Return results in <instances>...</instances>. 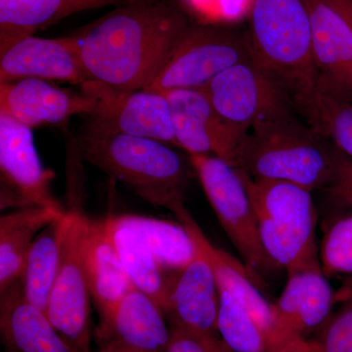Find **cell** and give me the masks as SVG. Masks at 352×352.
Returning <instances> with one entry per match:
<instances>
[{
	"label": "cell",
	"instance_id": "3",
	"mask_svg": "<svg viewBox=\"0 0 352 352\" xmlns=\"http://www.w3.org/2000/svg\"><path fill=\"white\" fill-rule=\"evenodd\" d=\"M340 156L329 139L293 112L252 127L235 166L252 179L294 183L312 192L326 188Z\"/></svg>",
	"mask_w": 352,
	"mask_h": 352
},
{
	"label": "cell",
	"instance_id": "10",
	"mask_svg": "<svg viewBox=\"0 0 352 352\" xmlns=\"http://www.w3.org/2000/svg\"><path fill=\"white\" fill-rule=\"evenodd\" d=\"M54 171L46 168L31 127L0 111V208L48 207L65 210L53 195Z\"/></svg>",
	"mask_w": 352,
	"mask_h": 352
},
{
	"label": "cell",
	"instance_id": "4",
	"mask_svg": "<svg viewBox=\"0 0 352 352\" xmlns=\"http://www.w3.org/2000/svg\"><path fill=\"white\" fill-rule=\"evenodd\" d=\"M252 60L280 83L302 115L318 87L305 0H252L248 34Z\"/></svg>",
	"mask_w": 352,
	"mask_h": 352
},
{
	"label": "cell",
	"instance_id": "23",
	"mask_svg": "<svg viewBox=\"0 0 352 352\" xmlns=\"http://www.w3.org/2000/svg\"><path fill=\"white\" fill-rule=\"evenodd\" d=\"M48 207L17 208L0 217V294L21 279L36 236L66 214Z\"/></svg>",
	"mask_w": 352,
	"mask_h": 352
},
{
	"label": "cell",
	"instance_id": "32",
	"mask_svg": "<svg viewBox=\"0 0 352 352\" xmlns=\"http://www.w3.org/2000/svg\"><path fill=\"white\" fill-rule=\"evenodd\" d=\"M333 205L352 212V157L342 154L333 179L326 186Z\"/></svg>",
	"mask_w": 352,
	"mask_h": 352
},
{
	"label": "cell",
	"instance_id": "33",
	"mask_svg": "<svg viewBox=\"0 0 352 352\" xmlns=\"http://www.w3.org/2000/svg\"><path fill=\"white\" fill-rule=\"evenodd\" d=\"M266 352H317V351L314 340L296 338L272 346Z\"/></svg>",
	"mask_w": 352,
	"mask_h": 352
},
{
	"label": "cell",
	"instance_id": "17",
	"mask_svg": "<svg viewBox=\"0 0 352 352\" xmlns=\"http://www.w3.org/2000/svg\"><path fill=\"white\" fill-rule=\"evenodd\" d=\"M94 106L83 92L76 94L39 78L0 83V111L32 129L60 124L75 115L88 117Z\"/></svg>",
	"mask_w": 352,
	"mask_h": 352
},
{
	"label": "cell",
	"instance_id": "36",
	"mask_svg": "<svg viewBox=\"0 0 352 352\" xmlns=\"http://www.w3.org/2000/svg\"><path fill=\"white\" fill-rule=\"evenodd\" d=\"M349 10H351V16H352V0H349Z\"/></svg>",
	"mask_w": 352,
	"mask_h": 352
},
{
	"label": "cell",
	"instance_id": "5",
	"mask_svg": "<svg viewBox=\"0 0 352 352\" xmlns=\"http://www.w3.org/2000/svg\"><path fill=\"white\" fill-rule=\"evenodd\" d=\"M241 173L268 258L287 274L321 268L316 239L318 219L312 192L294 183L252 179Z\"/></svg>",
	"mask_w": 352,
	"mask_h": 352
},
{
	"label": "cell",
	"instance_id": "20",
	"mask_svg": "<svg viewBox=\"0 0 352 352\" xmlns=\"http://www.w3.org/2000/svg\"><path fill=\"white\" fill-rule=\"evenodd\" d=\"M0 333L6 352H73L45 312L25 300L21 279L0 294Z\"/></svg>",
	"mask_w": 352,
	"mask_h": 352
},
{
	"label": "cell",
	"instance_id": "1",
	"mask_svg": "<svg viewBox=\"0 0 352 352\" xmlns=\"http://www.w3.org/2000/svg\"><path fill=\"white\" fill-rule=\"evenodd\" d=\"M74 34L90 80L146 89L159 75L189 22L166 0H132Z\"/></svg>",
	"mask_w": 352,
	"mask_h": 352
},
{
	"label": "cell",
	"instance_id": "15",
	"mask_svg": "<svg viewBox=\"0 0 352 352\" xmlns=\"http://www.w3.org/2000/svg\"><path fill=\"white\" fill-rule=\"evenodd\" d=\"M195 244L197 254L193 261L168 277V295L163 311L170 326L215 335L219 310V285L207 256Z\"/></svg>",
	"mask_w": 352,
	"mask_h": 352
},
{
	"label": "cell",
	"instance_id": "27",
	"mask_svg": "<svg viewBox=\"0 0 352 352\" xmlns=\"http://www.w3.org/2000/svg\"><path fill=\"white\" fill-rule=\"evenodd\" d=\"M307 124L352 157V99L319 82L305 111Z\"/></svg>",
	"mask_w": 352,
	"mask_h": 352
},
{
	"label": "cell",
	"instance_id": "2",
	"mask_svg": "<svg viewBox=\"0 0 352 352\" xmlns=\"http://www.w3.org/2000/svg\"><path fill=\"white\" fill-rule=\"evenodd\" d=\"M78 156L156 207L177 217L196 175L190 157L156 139L124 133L88 117L76 141Z\"/></svg>",
	"mask_w": 352,
	"mask_h": 352
},
{
	"label": "cell",
	"instance_id": "31",
	"mask_svg": "<svg viewBox=\"0 0 352 352\" xmlns=\"http://www.w3.org/2000/svg\"><path fill=\"white\" fill-rule=\"evenodd\" d=\"M166 352H232L212 333L196 332L170 326V339Z\"/></svg>",
	"mask_w": 352,
	"mask_h": 352
},
{
	"label": "cell",
	"instance_id": "9",
	"mask_svg": "<svg viewBox=\"0 0 352 352\" xmlns=\"http://www.w3.org/2000/svg\"><path fill=\"white\" fill-rule=\"evenodd\" d=\"M201 90L221 117L245 133L296 111L286 90L252 59L226 69Z\"/></svg>",
	"mask_w": 352,
	"mask_h": 352
},
{
	"label": "cell",
	"instance_id": "19",
	"mask_svg": "<svg viewBox=\"0 0 352 352\" xmlns=\"http://www.w3.org/2000/svg\"><path fill=\"white\" fill-rule=\"evenodd\" d=\"M99 342H119L122 346L149 352H166L170 326L163 309L143 292L132 288L113 308L96 331Z\"/></svg>",
	"mask_w": 352,
	"mask_h": 352
},
{
	"label": "cell",
	"instance_id": "24",
	"mask_svg": "<svg viewBox=\"0 0 352 352\" xmlns=\"http://www.w3.org/2000/svg\"><path fill=\"white\" fill-rule=\"evenodd\" d=\"M106 219L113 244L132 286L151 296L164 309L168 295V277L145 241L120 215H111Z\"/></svg>",
	"mask_w": 352,
	"mask_h": 352
},
{
	"label": "cell",
	"instance_id": "28",
	"mask_svg": "<svg viewBox=\"0 0 352 352\" xmlns=\"http://www.w3.org/2000/svg\"><path fill=\"white\" fill-rule=\"evenodd\" d=\"M219 289L217 333L232 352H266L267 337L247 307L226 289Z\"/></svg>",
	"mask_w": 352,
	"mask_h": 352
},
{
	"label": "cell",
	"instance_id": "21",
	"mask_svg": "<svg viewBox=\"0 0 352 352\" xmlns=\"http://www.w3.org/2000/svg\"><path fill=\"white\" fill-rule=\"evenodd\" d=\"M206 254L219 288L226 289L247 307L270 340L273 325L272 305L261 294L258 276L245 263L212 244L188 210L176 217Z\"/></svg>",
	"mask_w": 352,
	"mask_h": 352
},
{
	"label": "cell",
	"instance_id": "11",
	"mask_svg": "<svg viewBox=\"0 0 352 352\" xmlns=\"http://www.w3.org/2000/svg\"><path fill=\"white\" fill-rule=\"evenodd\" d=\"M164 94L170 102L177 147L188 155L217 157L235 166L248 133L221 117L201 89H176Z\"/></svg>",
	"mask_w": 352,
	"mask_h": 352
},
{
	"label": "cell",
	"instance_id": "35",
	"mask_svg": "<svg viewBox=\"0 0 352 352\" xmlns=\"http://www.w3.org/2000/svg\"><path fill=\"white\" fill-rule=\"evenodd\" d=\"M351 293H352V277L347 280L346 288L342 292V296L349 295Z\"/></svg>",
	"mask_w": 352,
	"mask_h": 352
},
{
	"label": "cell",
	"instance_id": "7",
	"mask_svg": "<svg viewBox=\"0 0 352 352\" xmlns=\"http://www.w3.org/2000/svg\"><path fill=\"white\" fill-rule=\"evenodd\" d=\"M210 206L241 261L256 274L277 266L259 239L258 220L244 176L236 166L208 155H189Z\"/></svg>",
	"mask_w": 352,
	"mask_h": 352
},
{
	"label": "cell",
	"instance_id": "12",
	"mask_svg": "<svg viewBox=\"0 0 352 352\" xmlns=\"http://www.w3.org/2000/svg\"><path fill=\"white\" fill-rule=\"evenodd\" d=\"M80 87L94 101V112L88 117L124 133L156 139L178 148L170 102L164 94L120 89L94 80H88Z\"/></svg>",
	"mask_w": 352,
	"mask_h": 352
},
{
	"label": "cell",
	"instance_id": "22",
	"mask_svg": "<svg viewBox=\"0 0 352 352\" xmlns=\"http://www.w3.org/2000/svg\"><path fill=\"white\" fill-rule=\"evenodd\" d=\"M132 0H0V54L14 43L34 36L82 11L119 6Z\"/></svg>",
	"mask_w": 352,
	"mask_h": 352
},
{
	"label": "cell",
	"instance_id": "30",
	"mask_svg": "<svg viewBox=\"0 0 352 352\" xmlns=\"http://www.w3.org/2000/svg\"><path fill=\"white\" fill-rule=\"evenodd\" d=\"M346 305L324 325L319 339L314 340L317 352H352V293Z\"/></svg>",
	"mask_w": 352,
	"mask_h": 352
},
{
	"label": "cell",
	"instance_id": "26",
	"mask_svg": "<svg viewBox=\"0 0 352 352\" xmlns=\"http://www.w3.org/2000/svg\"><path fill=\"white\" fill-rule=\"evenodd\" d=\"M120 217L140 234L164 272H178L195 258V242L179 221L139 214H120Z\"/></svg>",
	"mask_w": 352,
	"mask_h": 352
},
{
	"label": "cell",
	"instance_id": "37",
	"mask_svg": "<svg viewBox=\"0 0 352 352\" xmlns=\"http://www.w3.org/2000/svg\"><path fill=\"white\" fill-rule=\"evenodd\" d=\"M349 295H351V294H349Z\"/></svg>",
	"mask_w": 352,
	"mask_h": 352
},
{
	"label": "cell",
	"instance_id": "34",
	"mask_svg": "<svg viewBox=\"0 0 352 352\" xmlns=\"http://www.w3.org/2000/svg\"><path fill=\"white\" fill-rule=\"evenodd\" d=\"M97 352H149V351H138V349H131V347L122 346V344H119V342H112V340H109V342H99V351Z\"/></svg>",
	"mask_w": 352,
	"mask_h": 352
},
{
	"label": "cell",
	"instance_id": "16",
	"mask_svg": "<svg viewBox=\"0 0 352 352\" xmlns=\"http://www.w3.org/2000/svg\"><path fill=\"white\" fill-rule=\"evenodd\" d=\"M23 78L60 80L82 85L90 80L74 34L60 38L31 36L0 54V83Z\"/></svg>",
	"mask_w": 352,
	"mask_h": 352
},
{
	"label": "cell",
	"instance_id": "13",
	"mask_svg": "<svg viewBox=\"0 0 352 352\" xmlns=\"http://www.w3.org/2000/svg\"><path fill=\"white\" fill-rule=\"evenodd\" d=\"M336 300L337 296L322 268L288 274L281 296L272 305L267 351L287 340L305 338V333L325 325Z\"/></svg>",
	"mask_w": 352,
	"mask_h": 352
},
{
	"label": "cell",
	"instance_id": "6",
	"mask_svg": "<svg viewBox=\"0 0 352 352\" xmlns=\"http://www.w3.org/2000/svg\"><path fill=\"white\" fill-rule=\"evenodd\" d=\"M251 59L248 36L215 25H189L146 90L204 89L226 69Z\"/></svg>",
	"mask_w": 352,
	"mask_h": 352
},
{
	"label": "cell",
	"instance_id": "14",
	"mask_svg": "<svg viewBox=\"0 0 352 352\" xmlns=\"http://www.w3.org/2000/svg\"><path fill=\"white\" fill-rule=\"evenodd\" d=\"M319 82L352 99V16L349 0H305Z\"/></svg>",
	"mask_w": 352,
	"mask_h": 352
},
{
	"label": "cell",
	"instance_id": "25",
	"mask_svg": "<svg viewBox=\"0 0 352 352\" xmlns=\"http://www.w3.org/2000/svg\"><path fill=\"white\" fill-rule=\"evenodd\" d=\"M65 215L36 236L25 258L21 277L25 300L45 314L61 264Z\"/></svg>",
	"mask_w": 352,
	"mask_h": 352
},
{
	"label": "cell",
	"instance_id": "18",
	"mask_svg": "<svg viewBox=\"0 0 352 352\" xmlns=\"http://www.w3.org/2000/svg\"><path fill=\"white\" fill-rule=\"evenodd\" d=\"M83 271L91 300L105 321L133 286L113 244L107 219L87 217L82 242Z\"/></svg>",
	"mask_w": 352,
	"mask_h": 352
},
{
	"label": "cell",
	"instance_id": "29",
	"mask_svg": "<svg viewBox=\"0 0 352 352\" xmlns=\"http://www.w3.org/2000/svg\"><path fill=\"white\" fill-rule=\"evenodd\" d=\"M319 258L326 276L352 277V212L330 222L319 245Z\"/></svg>",
	"mask_w": 352,
	"mask_h": 352
},
{
	"label": "cell",
	"instance_id": "8",
	"mask_svg": "<svg viewBox=\"0 0 352 352\" xmlns=\"http://www.w3.org/2000/svg\"><path fill=\"white\" fill-rule=\"evenodd\" d=\"M87 217L80 208L67 210L61 264L46 309L53 327L73 352H92L91 296L82 261Z\"/></svg>",
	"mask_w": 352,
	"mask_h": 352
}]
</instances>
